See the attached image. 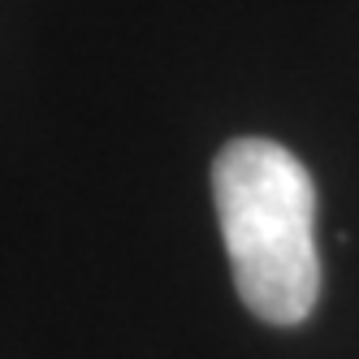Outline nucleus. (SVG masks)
I'll return each mask as SVG.
<instances>
[{"mask_svg": "<svg viewBox=\"0 0 359 359\" xmlns=\"http://www.w3.org/2000/svg\"><path fill=\"white\" fill-rule=\"evenodd\" d=\"M212 195L243 303L269 325L307 320L320 299L312 173L273 139H234L212 165Z\"/></svg>", "mask_w": 359, "mask_h": 359, "instance_id": "1", "label": "nucleus"}]
</instances>
